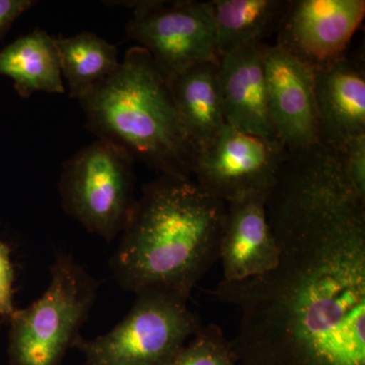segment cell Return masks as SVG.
I'll return each mask as SVG.
<instances>
[{
  "instance_id": "obj_19",
  "label": "cell",
  "mask_w": 365,
  "mask_h": 365,
  "mask_svg": "<svg viewBox=\"0 0 365 365\" xmlns=\"http://www.w3.org/2000/svg\"><path fill=\"white\" fill-rule=\"evenodd\" d=\"M334 155L349 188L365 201V134L350 139Z\"/></svg>"
},
{
  "instance_id": "obj_15",
  "label": "cell",
  "mask_w": 365,
  "mask_h": 365,
  "mask_svg": "<svg viewBox=\"0 0 365 365\" xmlns=\"http://www.w3.org/2000/svg\"><path fill=\"white\" fill-rule=\"evenodd\" d=\"M0 74L14 81L20 97L35 93H64L56 38L42 29L21 36L0 51Z\"/></svg>"
},
{
  "instance_id": "obj_21",
  "label": "cell",
  "mask_w": 365,
  "mask_h": 365,
  "mask_svg": "<svg viewBox=\"0 0 365 365\" xmlns=\"http://www.w3.org/2000/svg\"><path fill=\"white\" fill-rule=\"evenodd\" d=\"M37 4L34 0H0V41L6 37L14 21Z\"/></svg>"
},
{
  "instance_id": "obj_4",
  "label": "cell",
  "mask_w": 365,
  "mask_h": 365,
  "mask_svg": "<svg viewBox=\"0 0 365 365\" xmlns=\"http://www.w3.org/2000/svg\"><path fill=\"white\" fill-rule=\"evenodd\" d=\"M98 287V281L71 256L57 255L42 297L9 318L11 365H58L81 341Z\"/></svg>"
},
{
  "instance_id": "obj_9",
  "label": "cell",
  "mask_w": 365,
  "mask_h": 365,
  "mask_svg": "<svg viewBox=\"0 0 365 365\" xmlns=\"http://www.w3.org/2000/svg\"><path fill=\"white\" fill-rule=\"evenodd\" d=\"M364 16V0H292L276 45L317 68L345 55Z\"/></svg>"
},
{
  "instance_id": "obj_3",
  "label": "cell",
  "mask_w": 365,
  "mask_h": 365,
  "mask_svg": "<svg viewBox=\"0 0 365 365\" xmlns=\"http://www.w3.org/2000/svg\"><path fill=\"white\" fill-rule=\"evenodd\" d=\"M86 127L160 175L191 178L196 153L185 131L169 78L139 46L111 76L79 100Z\"/></svg>"
},
{
  "instance_id": "obj_17",
  "label": "cell",
  "mask_w": 365,
  "mask_h": 365,
  "mask_svg": "<svg viewBox=\"0 0 365 365\" xmlns=\"http://www.w3.org/2000/svg\"><path fill=\"white\" fill-rule=\"evenodd\" d=\"M56 45L69 97L78 101L116 72L121 63L116 46L88 31L56 38Z\"/></svg>"
},
{
  "instance_id": "obj_12",
  "label": "cell",
  "mask_w": 365,
  "mask_h": 365,
  "mask_svg": "<svg viewBox=\"0 0 365 365\" xmlns=\"http://www.w3.org/2000/svg\"><path fill=\"white\" fill-rule=\"evenodd\" d=\"M267 194L227 203L220 242L223 281L235 282L273 270L280 250L268 222Z\"/></svg>"
},
{
  "instance_id": "obj_6",
  "label": "cell",
  "mask_w": 365,
  "mask_h": 365,
  "mask_svg": "<svg viewBox=\"0 0 365 365\" xmlns=\"http://www.w3.org/2000/svg\"><path fill=\"white\" fill-rule=\"evenodd\" d=\"M134 185L133 158L98 139L64 163L59 192L67 215L111 242L123 232L135 203Z\"/></svg>"
},
{
  "instance_id": "obj_2",
  "label": "cell",
  "mask_w": 365,
  "mask_h": 365,
  "mask_svg": "<svg viewBox=\"0 0 365 365\" xmlns=\"http://www.w3.org/2000/svg\"><path fill=\"white\" fill-rule=\"evenodd\" d=\"M227 203L191 178L160 175L143 187L113 255L126 292L163 290L189 299L220 260Z\"/></svg>"
},
{
  "instance_id": "obj_20",
  "label": "cell",
  "mask_w": 365,
  "mask_h": 365,
  "mask_svg": "<svg viewBox=\"0 0 365 365\" xmlns=\"http://www.w3.org/2000/svg\"><path fill=\"white\" fill-rule=\"evenodd\" d=\"M13 284L11 252L9 247L0 241V317L9 319L16 312L13 302Z\"/></svg>"
},
{
  "instance_id": "obj_5",
  "label": "cell",
  "mask_w": 365,
  "mask_h": 365,
  "mask_svg": "<svg viewBox=\"0 0 365 365\" xmlns=\"http://www.w3.org/2000/svg\"><path fill=\"white\" fill-rule=\"evenodd\" d=\"M188 300L163 290L135 294L125 318L105 335L81 339L85 365H167L202 324Z\"/></svg>"
},
{
  "instance_id": "obj_14",
  "label": "cell",
  "mask_w": 365,
  "mask_h": 365,
  "mask_svg": "<svg viewBox=\"0 0 365 365\" xmlns=\"http://www.w3.org/2000/svg\"><path fill=\"white\" fill-rule=\"evenodd\" d=\"M218 63L197 64L169 78L175 105L196 155L210 145L227 125Z\"/></svg>"
},
{
  "instance_id": "obj_8",
  "label": "cell",
  "mask_w": 365,
  "mask_h": 365,
  "mask_svg": "<svg viewBox=\"0 0 365 365\" xmlns=\"http://www.w3.org/2000/svg\"><path fill=\"white\" fill-rule=\"evenodd\" d=\"M288 155L280 141L225 125L205 150L197 153L192 177L225 203L268 194Z\"/></svg>"
},
{
  "instance_id": "obj_13",
  "label": "cell",
  "mask_w": 365,
  "mask_h": 365,
  "mask_svg": "<svg viewBox=\"0 0 365 365\" xmlns=\"http://www.w3.org/2000/svg\"><path fill=\"white\" fill-rule=\"evenodd\" d=\"M267 45L240 48L223 55L218 79L227 124L239 130L280 141L269 112L264 54Z\"/></svg>"
},
{
  "instance_id": "obj_1",
  "label": "cell",
  "mask_w": 365,
  "mask_h": 365,
  "mask_svg": "<svg viewBox=\"0 0 365 365\" xmlns=\"http://www.w3.org/2000/svg\"><path fill=\"white\" fill-rule=\"evenodd\" d=\"M266 212L278 265L211 292L241 313L237 364L365 365V201L336 155L288 151Z\"/></svg>"
},
{
  "instance_id": "obj_16",
  "label": "cell",
  "mask_w": 365,
  "mask_h": 365,
  "mask_svg": "<svg viewBox=\"0 0 365 365\" xmlns=\"http://www.w3.org/2000/svg\"><path fill=\"white\" fill-rule=\"evenodd\" d=\"M220 57L240 48L263 44L279 31L292 0H211Z\"/></svg>"
},
{
  "instance_id": "obj_11",
  "label": "cell",
  "mask_w": 365,
  "mask_h": 365,
  "mask_svg": "<svg viewBox=\"0 0 365 365\" xmlns=\"http://www.w3.org/2000/svg\"><path fill=\"white\" fill-rule=\"evenodd\" d=\"M319 144L333 153L365 134L364 67L343 55L314 68Z\"/></svg>"
},
{
  "instance_id": "obj_10",
  "label": "cell",
  "mask_w": 365,
  "mask_h": 365,
  "mask_svg": "<svg viewBox=\"0 0 365 365\" xmlns=\"http://www.w3.org/2000/svg\"><path fill=\"white\" fill-rule=\"evenodd\" d=\"M269 112L287 150L319 144L314 102V68L275 45L264 54Z\"/></svg>"
},
{
  "instance_id": "obj_18",
  "label": "cell",
  "mask_w": 365,
  "mask_h": 365,
  "mask_svg": "<svg viewBox=\"0 0 365 365\" xmlns=\"http://www.w3.org/2000/svg\"><path fill=\"white\" fill-rule=\"evenodd\" d=\"M167 365H239L220 326H202Z\"/></svg>"
},
{
  "instance_id": "obj_7",
  "label": "cell",
  "mask_w": 365,
  "mask_h": 365,
  "mask_svg": "<svg viewBox=\"0 0 365 365\" xmlns=\"http://www.w3.org/2000/svg\"><path fill=\"white\" fill-rule=\"evenodd\" d=\"M106 6L132 9L127 37L150 53L169 78L197 64L220 62L208 1L132 0Z\"/></svg>"
}]
</instances>
